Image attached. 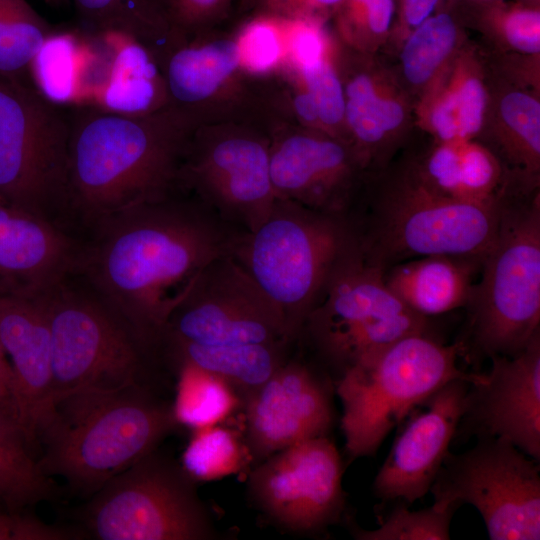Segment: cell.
Returning a JSON list of instances; mask_svg holds the SVG:
<instances>
[{"label":"cell","instance_id":"1","mask_svg":"<svg viewBox=\"0 0 540 540\" xmlns=\"http://www.w3.org/2000/svg\"><path fill=\"white\" fill-rule=\"evenodd\" d=\"M99 222L89 276L102 301L154 348L201 271L233 255L247 233L182 188Z\"/></svg>","mask_w":540,"mask_h":540},{"label":"cell","instance_id":"2","mask_svg":"<svg viewBox=\"0 0 540 540\" xmlns=\"http://www.w3.org/2000/svg\"><path fill=\"white\" fill-rule=\"evenodd\" d=\"M67 200L99 221L177 189L196 129L170 108L123 115L92 106L70 114Z\"/></svg>","mask_w":540,"mask_h":540},{"label":"cell","instance_id":"3","mask_svg":"<svg viewBox=\"0 0 540 540\" xmlns=\"http://www.w3.org/2000/svg\"><path fill=\"white\" fill-rule=\"evenodd\" d=\"M179 422L173 401L154 385L80 389L54 397L42 413L35 444L47 476L89 496L171 434Z\"/></svg>","mask_w":540,"mask_h":540},{"label":"cell","instance_id":"4","mask_svg":"<svg viewBox=\"0 0 540 540\" xmlns=\"http://www.w3.org/2000/svg\"><path fill=\"white\" fill-rule=\"evenodd\" d=\"M502 199L496 204L455 200L408 171L384 191L363 180L344 218L362 255L384 271L430 255L483 260L498 233Z\"/></svg>","mask_w":540,"mask_h":540},{"label":"cell","instance_id":"5","mask_svg":"<svg viewBox=\"0 0 540 540\" xmlns=\"http://www.w3.org/2000/svg\"><path fill=\"white\" fill-rule=\"evenodd\" d=\"M356 247L344 216L276 198L232 256L278 308L294 345L333 273Z\"/></svg>","mask_w":540,"mask_h":540},{"label":"cell","instance_id":"6","mask_svg":"<svg viewBox=\"0 0 540 540\" xmlns=\"http://www.w3.org/2000/svg\"><path fill=\"white\" fill-rule=\"evenodd\" d=\"M459 341L445 344L430 332L406 335L362 359L334 381L342 404L341 429L350 460L374 456L390 431L446 383L477 373L458 366Z\"/></svg>","mask_w":540,"mask_h":540},{"label":"cell","instance_id":"7","mask_svg":"<svg viewBox=\"0 0 540 540\" xmlns=\"http://www.w3.org/2000/svg\"><path fill=\"white\" fill-rule=\"evenodd\" d=\"M467 304L464 354L513 356L540 333V200L506 194L498 233Z\"/></svg>","mask_w":540,"mask_h":540},{"label":"cell","instance_id":"8","mask_svg":"<svg viewBox=\"0 0 540 540\" xmlns=\"http://www.w3.org/2000/svg\"><path fill=\"white\" fill-rule=\"evenodd\" d=\"M384 270L358 246L333 273L305 318L294 350L334 381L365 357L406 335L430 332L429 318L387 286Z\"/></svg>","mask_w":540,"mask_h":540},{"label":"cell","instance_id":"9","mask_svg":"<svg viewBox=\"0 0 540 540\" xmlns=\"http://www.w3.org/2000/svg\"><path fill=\"white\" fill-rule=\"evenodd\" d=\"M59 286L43 295L51 333V400L80 389L153 385V370L162 365L157 350L103 301Z\"/></svg>","mask_w":540,"mask_h":540},{"label":"cell","instance_id":"10","mask_svg":"<svg viewBox=\"0 0 540 540\" xmlns=\"http://www.w3.org/2000/svg\"><path fill=\"white\" fill-rule=\"evenodd\" d=\"M183 466L146 454L96 491L82 511L99 540H213V519Z\"/></svg>","mask_w":540,"mask_h":540},{"label":"cell","instance_id":"11","mask_svg":"<svg viewBox=\"0 0 540 540\" xmlns=\"http://www.w3.org/2000/svg\"><path fill=\"white\" fill-rule=\"evenodd\" d=\"M270 130V125L257 121L197 127L179 172V186L229 224L254 231L276 200L270 177Z\"/></svg>","mask_w":540,"mask_h":540},{"label":"cell","instance_id":"12","mask_svg":"<svg viewBox=\"0 0 540 540\" xmlns=\"http://www.w3.org/2000/svg\"><path fill=\"white\" fill-rule=\"evenodd\" d=\"M478 439L448 452L429 490L433 504L473 506L491 540L540 539L539 462L505 439Z\"/></svg>","mask_w":540,"mask_h":540},{"label":"cell","instance_id":"13","mask_svg":"<svg viewBox=\"0 0 540 540\" xmlns=\"http://www.w3.org/2000/svg\"><path fill=\"white\" fill-rule=\"evenodd\" d=\"M0 75V199L42 214L67 200L70 114Z\"/></svg>","mask_w":540,"mask_h":540},{"label":"cell","instance_id":"14","mask_svg":"<svg viewBox=\"0 0 540 540\" xmlns=\"http://www.w3.org/2000/svg\"><path fill=\"white\" fill-rule=\"evenodd\" d=\"M157 59L168 108L195 128L230 121L269 122L264 75L242 68L233 28L174 40Z\"/></svg>","mask_w":540,"mask_h":540},{"label":"cell","instance_id":"15","mask_svg":"<svg viewBox=\"0 0 540 540\" xmlns=\"http://www.w3.org/2000/svg\"><path fill=\"white\" fill-rule=\"evenodd\" d=\"M341 455L328 436L282 449L254 465L247 481L251 503L272 525L310 535L344 516Z\"/></svg>","mask_w":540,"mask_h":540},{"label":"cell","instance_id":"16","mask_svg":"<svg viewBox=\"0 0 540 540\" xmlns=\"http://www.w3.org/2000/svg\"><path fill=\"white\" fill-rule=\"evenodd\" d=\"M162 335L210 346H294L278 308L232 255L201 271Z\"/></svg>","mask_w":540,"mask_h":540},{"label":"cell","instance_id":"17","mask_svg":"<svg viewBox=\"0 0 540 540\" xmlns=\"http://www.w3.org/2000/svg\"><path fill=\"white\" fill-rule=\"evenodd\" d=\"M333 392L331 377L293 349L270 378L241 401L243 441L251 463L328 436L335 418Z\"/></svg>","mask_w":540,"mask_h":540},{"label":"cell","instance_id":"18","mask_svg":"<svg viewBox=\"0 0 540 540\" xmlns=\"http://www.w3.org/2000/svg\"><path fill=\"white\" fill-rule=\"evenodd\" d=\"M270 136L276 198L344 216L366 174L352 146L324 132L283 122L272 125Z\"/></svg>","mask_w":540,"mask_h":540},{"label":"cell","instance_id":"19","mask_svg":"<svg viewBox=\"0 0 540 540\" xmlns=\"http://www.w3.org/2000/svg\"><path fill=\"white\" fill-rule=\"evenodd\" d=\"M466 394L458 427L478 438H501L540 460V333L513 356H494Z\"/></svg>","mask_w":540,"mask_h":540},{"label":"cell","instance_id":"20","mask_svg":"<svg viewBox=\"0 0 540 540\" xmlns=\"http://www.w3.org/2000/svg\"><path fill=\"white\" fill-rule=\"evenodd\" d=\"M469 384L465 379L446 383L405 418L375 476L376 497L411 504L429 492L458 430Z\"/></svg>","mask_w":540,"mask_h":540},{"label":"cell","instance_id":"21","mask_svg":"<svg viewBox=\"0 0 540 540\" xmlns=\"http://www.w3.org/2000/svg\"><path fill=\"white\" fill-rule=\"evenodd\" d=\"M43 295L0 296V343L14 379L12 412L31 448L52 397L51 333Z\"/></svg>","mask_w":540,"mask_h":540},{"label":"cell","instance_id":"22","mask_svg":"<svg viewBox=\"0 0 540 540\" xmlns=\"http://www.w3.org/2000/svg\"><path fill=\"white\" fill-rule=\"evenodd\" d=\"M72 262L70 241L44 215L0 199V296L46 294Z\"/></svg>","mask_w":540,"mask_h":540},{"label":"cell","instance_id":"23","mask_svg":"<svg viewBox=\"0 0 540 540\" xmlns=\"http://www.w3.org/2000/svg\"><path fill=\"white\" fill-rule=\"evenodd\" d=\"M107 62V49L96 34L54 29L32 59L28 74L32 87L49 102L89 106Z\"/></svg>","mask_w":540,"mask_h":540},{"label":"cell","instance_id":"24","mask_svg":"<svg viewBox=\"0 0 540 540\" xmlns=\"http://www.w3.org/2000/svg\"><path fill=\"white\" fill-rule=\"evenodd\" d=\"M93 33L105 44L108 63L89 106L123 115L168 108L166 84L154 51L120 32Z\"/></svg>","mask_w":540,"mask_h":540},{"label":"cell","instance_id":"25","mask_svg":"<svg viewBox=\"0 0 540 540\" xmlns=\"http://www.w3.org/2000/svg\"><path fill=\"white\" fill-rule=\"evenodd\" d=\"M482 261L463 256H423L389 267L384 279L408 308L430 318L467 306Z\"/></svg>","mask_w":540,"mask_h":540},{"label":"cell","instance_id":"26","mask_svg":"<svg viewBox=\"0 0 540 540\" xmlns=\"http://www.w3.org/2000/svg\"><path fill=\"white\" fill-rule=\"evenodd\" d=\"M289 344L210 346L162 335L158 351L164 366L173 372L191 365L224 380L243 400L263 384L289 358Z\"/></svg>","mask_w":540,"mask_h":540},{"label":"cell","instance_id":"27","mask_svg":"<svg viewBox=\"0 0 540 540\" xmlns=\"http://www.w3.org/2000/svg\"><path fill=\"white\" fill-rule=\"evenodd\" d=\"M337 71L344 89L346 140L367 171L379 146L400 127L404 110L396 100L382 96L368 73Z\"/></svg>","mask_w":540,"mask_h":540},{"label":"cell","instance_id":"28","mask_svg":"<svg viewBox=\"0 0 540 540\" xmlns=\"http://www.w3.org/2000/svg\"><path fill=\"white\" fill-rule=\"evenodd\" d=\"M90 32L115 31L140 41L156 56L176 37L163 0H72Z\"/></svg>","mask_w":540,"mask_h":540},{"label":"cell","instance_id":"29","mask_svg":"<svg viewBox=\"0 0 540 540\" xmlns=\"http://www.w3.org/2000/svg\"><path fill=\"white\" fill-rule=\"evenodd\" d=\"M55 488L13 415L0 408V501L9 511H21L51 498Z\"/></svg>","mask_w":540,"mask_h":540},{"label":"cell","instance_id":"30","mask_svg":"<svg viewBox=\"0 0 540 540\" xmlns=\"http://www.w3.org/2000/svg\"><path fill=\"white\" fill-rule=\"evenodd\" d=\"M173 401L179 424L199 429L219 424L240 405L234 390L221 378L191 365L179 366Z\"/></svg>","mask_w":540,"mask_h":540},{"label":"cell","instance_id":"31","mask_svg":"<svg viewBox=\"0 0 540 540\" xmlns=\"http://www.w3.org/2000/svg\"><path fill=\"white\" fill-rule=\"evenodd\" d=\"M53 30L26 0H0V75L23 81Z\"/></svg>","mask_w":540,"mask_h":540},{"label":"cell","instance_id":"32","mask_svg":"<svg viewBox=\"0 0 540 540\" xmlns=\"http://www.w3.org/2000/svg\"><path fill=\"white\" fill-rule=\"evenodd\" d=\"M251 463L243 440L219 424L196 429L186 447L182 466L196 481H209L237 472Z\"/></svg>","mask_w":540,"mask_h":540},{"label":"cell","instance_id":"33","mask_svg":"<svg viewBox=\"0 0 540 540\" xmlns=\"http://www.w3.org/2000/svg\"><path fill=\"white\" fill-rule=\"evenodd\" d=\"M457 34L455 21L446 13L431 15L415 27L401 54L408 81L426 83L453 50Z\"/></svg>","mask_w":540,"mask_h":540},{"label":"cell","instance_id":"34","mask_svg":"<svg viewBox=\"0 0 540 540\" xmlns=\"http://www.w3.org/2000/svg\"><path fill=\"white\" fill-rule=\"evenodd\" d=\"M405 502L396 505L376 529L351 525L358 540H449L450 524L456 507L432 504L421 510H410Z\"/></svg>","mask_w":540,"mask_h":540},{"label":"cell","instance_id":"35","mask_svg":"<svg viewBox=\"0 0 540 540\" xmlns=\"http://www.w3.org/2000/svg\"><path fill=\"white\" fill-rule=\"evenodd\" d=\"M501 116L512 133L508 145L511 157L535 173L540 156V105L532 96L523 92L507 94L500 104Z\"/></svg>","mask_w":540,"mask_h":540},{"label":"cell","instance_id":"36","mask_svg":"<svg viewBox=\"0 0 540 540\" xmlns=\"http://www.w3.org/2000/svg\"><path fill=\"white\" fill-rule=\"evenodd\" d=\"M242 68L253 75L274 71L283 61V28L280 20L247 19L234 27Z\"/></svg>","mask_w":540,"mask_h":540},{"label":"cell","instance_id":"37","mask_svg":"<svg viewBox=\"0 0 540 540\" xmlns=\"http://www.w3.org/2000/svg\"><path fill=\"white\" fill-rule=\"evenodd\" d=\"M298 69L316 105L321 131L347 142L344 89L332 55L315 67Z\"/></svg>","mask_w":540,"mask_h":540},{"label":"cell","instance_id":"38","mask_svg":"<svg viewBox=\"0 0 540 540\" xmlns=\"http://www.w3.org/2000/svg\"><path fill=\"white\" fill-rule=\"evenodd\" d=\"M176 38L229 28L236 0H163Z\"/></svg>","mask_w":540,"mask_h":540},{"label":"cell","instance_id":"39","mask_svg":"<svg viewBox=\"0 0 540 540\" xmlns=\"http://www.w3.org/2000/svg\"><path fill=\"white\" fill-rule=\"evenodd\" d=\"M343 0H236L230 27L251 18L327 24Z\"/></svg>","mask_w":540,"mask_h":540},{"label":"cell","instance_id":"40","mask_svg":"<svg viewBox=\"0 0 540 540\" xmlns=\"http://www.w3.org/2000/svg\"><path fill=\"white\" fill-rule=\"evenodd\" d=\"M281 22L283 60L298 68H312L331 57L334 41L327 24L312 21Z\"/></svg>","mask_w":540,"mask_h":540},{"label":"cell","instance_id":"41","mask_svg":"<svg viewBox=\"0 0 540 540\" xmlns=\"http://www.w3.org/2000/svg\"><path fill=\"white\" fill-rule=\"evenodd\" d=\"M446 94L458 122L460 141H466L483 123L487 100L483 84L477 78H467Z\"/></svg>","mask_w":540,"mask_h":540},{"label":"cell","instance_id":"42","mask_svg":"<svg viewBox=\"0 0 540 540\" xmlns=\"http://www.w3.org/2000/svg\"><path fill=\"white\" fill-rule=\"evenodd\" d=\"M79 536L21 511H0V540H70Z\"/></svg>","mask_w":540,"mask_h":540},{"label":"cell","instance_id":"43","mask_svg":"<svg viewBox=\"0 0 540 540\" xmlns=\"http://www.w3.org/2000/svg\"><path fill=\"white\" fill-rule=\"evenodd\" d=\"M501 26L508 43L515 49L536 54L540 50V12L516 7L502 16Z\"/></svg>","mask_w":540,"mask_h":540},{"label":"cell","instance_id":"44","mask_svg":"<svg viewBox=\"0 0 540 540\" xmlns=\"http://www.w3.org/2000/svg\"><path fill=\"white\" fill-rule=\"evenodd\" d=\"M438 0H401L402 18L408 27L415 28L431 16Z\"/></svg>","mask_w":540,"mask_h":540},{"label":"cell","instance_id":"45","mask_svg":"<svg viewBox=\"0 0 540 540\" xmlns=\"http://www.w3.org/2000/svg\"><path fill=\"white\" fill-rule=\"evenodd\" d=\"M13 382L12 367L0 343V398L4 401L12 415Z\"/></svg>","mask_w":540,"mask_h":540},{"label":"cell","instance_id":"46","mask_svg":"<svg viewBox=\"0 0 540 540\" xmlns=\"http://www.w3.org/2000/svg\"><path fill=\"white\" fill-rule=\"evenodd\" d=\"M369 0H343L335 16H342L352 13L362 7Z\"/></svg>","mask_w":540,"mask_h":540},{"label":"cell","instance_id":"47","mask_svg":"<svg viewBox=\"0 0 540 540\" xmlns=\"http://www.w3.org/2000/svg\"><path fill=\"white\" fill-rule=\"evenodd\" d=\"M43 1L51 6H61L65 4L68 0H43Z\"/></svg>","mask_w":540,"mask_h":540},{"label":"cell","instance_id":"48","mask_svg":"<svg viewBox=\"0 0 540 540\" xmlns=\"http://www.w3.org/2000/svg\"><path fill=\"white\" fill-rule=\"evenodd\" d=\"M0 408H3V409H5V410H7L8 412L11 413V411L8 409V407L6 406V404L4 403V401L1 398H0Z\"/></svg>","mask_w":540,"mask_h":540}]
</instances>
